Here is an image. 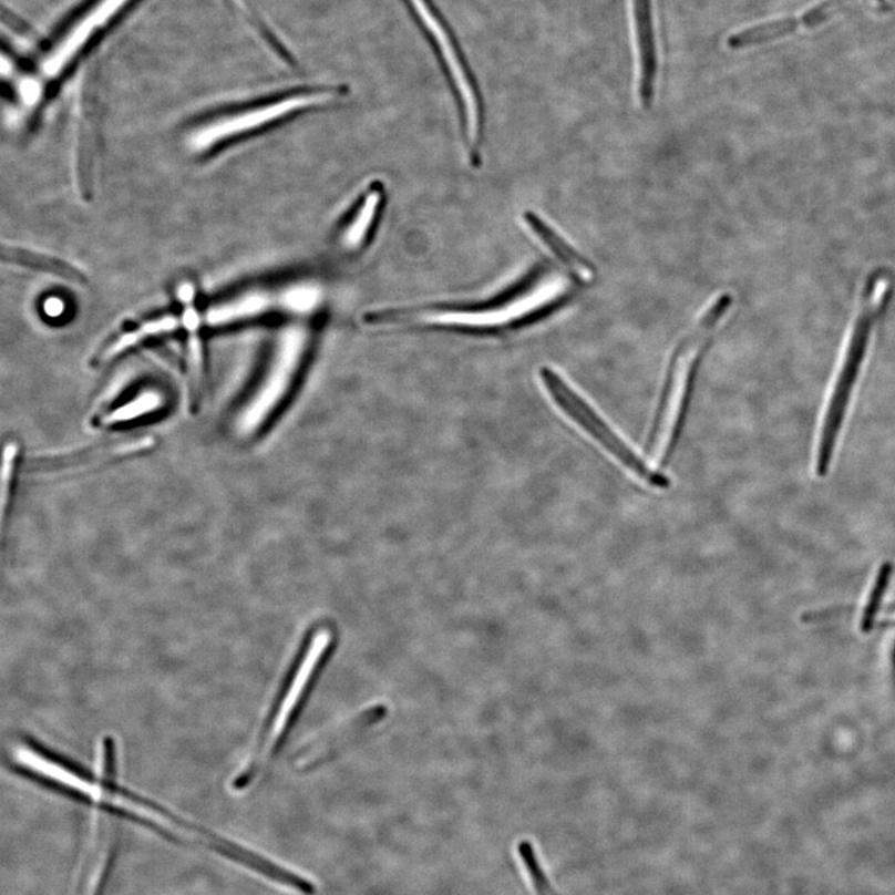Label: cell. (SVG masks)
Returning <instances> with one entry per match:
<instances>
[{
    "mask_svg": "<svg viewBox=\"0 0 895 895\" xmlns=\"http://www.w3.org/2000/svg\"><path fill=\"white\" fill-rule=\"evenodd\" d=\"M568 294L547 272H538L504 297L476 305H424L404 309L373 310L363 315L371 328H420L494 335L526 327L554 312Z\"/></svg>",
    "mask_w": 895,
    "mask_h": 895,
    "instance_id": "6da1fadb",
    "label": "cell"
},
{
    "mask_svg": "<svg viewBox=\"0 0 895 895\" xmlns=\"http://www.w3.org/2000/svg\"><path fill=\"white\" fill-rule=\"evenodd\" d=\"M332 644L333 634L327 626L315 629L305 640L300 654L295 658L276 698L271 701L256 740L230 779L232 791L247 792L266 776L272 761L279 755L285 740L289 737L305 698H307L325 658L330 652Z\"/></svg>",
    "mask_w": 895,
    "mask_h": 895,
    "instance_id": "7a4b0ae2",
    "label": "cell"
},
{
    "mask_svg": "<svg viewBox=\"0 0 895 895\" xmlns=\"http://www.w3.org/2000/svg\"><path fill=\"white\" fill-rule=\"evenodd\" d=\"M893 292L894 279L887 270L874 271L864 285L860 310L850 336L846 358H844L822 425L816 461V473L821 477L829 474L851 394L857 382L864 358H866L874 323L886 312Z\"/></svg>",
    "mask_w": 895,
    "mask_h": 895,
    "instance_id": "3957f363",
    "label": "cell"
},
{
    "mask_svg": "<svg viewBox=\"0 0 895 895\" xmlns=\"http://www.w3.org/2000/svg\"><path fill=\"white\" fill-rule=\"evenodd\" d=\"M340 95V91L331 89L298 91L266 103L227 112L193 128L186 137V147L191 154H209L219 146L256 134L299 112L333 103Z\"/></svg>",
    "mask_w": 895,
    "mask_h": 895,
    "instance_id": "277c9868",
    "label": "cell"
},
{
    "mask_svg": "<svg viewBox=\"0 0 895 895\" xmlns=\"http://www.w3.org/2000/svg\"><path fill=\"white\" fill-rule=\"evenodd\" d=\"M16 769L49 789L99 812L109 805L116 785V769L86 771L33 741H22L13 749Z\"/></svg>",
    "mask_w": 895,
    "mask_h": 895,
    "instance_id": "5b68a950",
    "label": "cell"
},
{
    "mask_svg": "<svg viewBox=\"0 0 895 895\" xmlns=\"http://www.w3.org/2000/svg\"><path fill=\"white\" fill-rule=\"evenodd\" d=\"M541 379L546 392L551 394L558 409L591 435L615 460L655 490H669L671 484L669 477L652 470L642 457L630 450V446L620 440V436L604 421L603 416L573 389L572 384L564 380L562 374L552 368H543Z\"/></svg>",
    "mask_w": 895,
    "mask_h": 895,
    "instance_id": "8992f818",
    "label": "cell"
},
{
    "mask_svg": "<svg viewBox=\"0 0 895 895\" xmlns=\"http://www.w3.org/2000/svg\"><path fill=\"white\" fill-rule=\"evenodd\" d=\"M310 339L307 325H292L281 333L267 378L240 415L238 426L241 433L258 432L277 412L297 379Z\"/></svg>",
    "mask_w": 895,
    "mask_h": 895,
    "instance_id": "52a82bcc",
    "label": "cell"
},
{
    "mask_svg": "<svg viewBox=\"0 0 895 895\" xmlns=\"http://www.w3.org/2000/svg\"><path fill=\"white\" fill-rule=\"evenodd\" d=\"M414 12L421 18L422 24L429 30L434 42L441 50V55L460 97L462 111V126L464 144L472 164L476 167L482 162L484 144V117L480 96L470 75L457 55L450 34L446 33L441 20L436 18L426 0H410Z\"/></svg>",
    "mask_w": 895,
    "mask_h": 895,
    "instance_id": "ba28073f",
    "label": "cell"
},
{
    "mask_svg": "<svg viewBox=\"0 0 895 895\" xmlns=\"http://www.w3.org/2000/svg\"><path fill=\"white\" fill-rule=\"evenodd\" d=\"M879 2L888 3V0H823L798 16L742 29L728 38L727 45L731 50H742L769 44L825 25L854 8L878 7Z\"/></svg>",
    "mask_w": 895,
    "mask_h": 895,
    "instance_id": "9c48e42d",
    "label": "cell"
},
{
    "mask_svg": "<svg viewBox=\"0 0 895 895\" xmlns=\"http://www.w3.org/2000/svg\"><path fill=\"white\" fill-rule=\"evenodd\" d=\"M137 0H97L88 12L71 28L52 54L44 61L47 78L58 76L99 33L134 6Z\"/></svg>",
    "mask_w": 895,
    "mask_h": 895,
    "instance_id": "30bf717a",
    "label": "cell"
},
{
    "mask_svg": "<svg viewBox=\"0 0 895 895\" xmlns=\"http://www.w3.org/2000/svg\"><path fill=\"white\" fill-rule=\"evenodd\" d=\"M388 713L382 704L363 708L359 713L341 721L340 724L320 732L311 738L295 755V767L300 770L317 768L341 750L344 744L359 735L360 732L379 723Z\"/></svg>",
    "mask_w": 895,
    "mask_h": 895,
    "instance_id": "8fae6325",
    "label": "cell"
},
{
    "mask_svg": "<svg viewBox=\"0 0 895 895\" xmlns=\"http://www.w3.org/2000/svg\"><path fill=\"white\" fill-rule=\"evenodd\" d=\"M384 202L385 191L381 182H373L364 189L340 230L339 244L343 251L358 254L369 246L379 227Z\"/></svg>",
    "mask_w": 895,
    "mask_h": 895,
    "instance_id": "7c38bea8",
    "label": "cell"
},
{
    "mask_svg": "<svg viewBox=\"0 0 895 895\" xmlns=\"http://www.w3.org/2000/svg\"><path fill=\"white\" fill-rule=\"evenodd\" d=\"M634 20L639 63V97L645 107L654 103L658 58L652 0H634Z\"/></svg>",
    "mask_w": 895,
    "mask_h": 895,
    "instance_id": "4fadbf2b",
    "label": "cell"
},
{
    "mask_svg": "<svg viewBox=\"0 0 895 895\" xmlns=\"http://www.w3.org/2000/svg\"><path fill=\"white\" fill-rule=\"evenodd\" d=\"M279 305L287 309L285 292H282L281 299H278L276 295L267 290H250L213 307L207 312L206 321L210 327H227V325L260 318L263 315L276 310Z\"/></svg>",
    "mask_w": 895,
    "mask_h": 895,
    "instance_id": "5bb4252c",
    "label": "cell"
},
{
    "mask_svg": "<svg viewBox=\"0 0 895 895\" xmlns=\"http://www.w3.org/2000/svg\"><path fill=\"white\" fill-rule=\"evenodd\" d=\"M523 222L533 236L565 266L574 277L584 279L595 272V268L582 254L533 212H526Z\"/></svg>",
    "mask_w": 895,
    "mask_h": 895,
    "instance_id": "9a60e30c",
    "label": "cell"
},
{
    "mask_svg": "<svg viewBox=\"0 0 895 895\" xmlns=\"http://www.w3.org/2000/svg\"><path fill=\"white\" fill-rule=\"evenodd\" d=\"M142 442L134 443H119L115 445L100 446L96 450L83 451L80 453H71L64 456L43 457L33 463V467L38 472H55L75 470L76 466L94 464L101 461L109 460L112 456H120L122 454H130L140 451Z\"/></svg>",
    "mask_w": 895,
    "mask_h": 895,
    "instance_id": "2e32d148",
    "label": "cell"
},
{
    "mask_svg": "<svg viewBox=\"0 0 895 895\" xmlns=\"http://www.w3.org/2000/svg\"><path fill=\"white\" fill-rule=\"evenodd\" d=\"M179 321L173 317L161 318L142 323L140 328L134 331L122 335L115 342L107 346L103 353L99 354V362H109L114 360L116 356L134 348L152 336L164 335L175 331L178 328Z\"/></svg>",
    "mask_w": 895,
    "mask_h": 895,
    "instance_id": "e0dca14e",
    "label": "cell"
},
{
    "mask_svg": "<svg viewBox=\"0 0 895 895\" xmlns=\"http://www.w3.org/2000/svg\"><path fill=\"white\" fill-rule=\"evenodd\" d=\"M18 461V445L7 443L0 456V551H2L7 516L12 501Z\"/></svg>",
    "mask_w": 895,
    "mask_h": 895,
    "instance_id": "ac0fdd59",
    "label": "cell"
},
{
    "mask_svg": "<svg viewBox=\"0 0 895 895\" xmlns=\"http://www.w3.org/2000/svg\"><path fill=\"white\" fill-rule=\"evenodd\" d=\"M892 575H893V565L891 563H884L881 566L876 582H874V585L872 587L868 603L866 607H864V611L861 619V630L863 634L872 632L874 625H876V619L881 611L883 597L887 593Z\"/></svg>",
    "mask_w": 895,
    "mask_h": 895,
    "instance_id": "d6986e66",
    "label": "cell"
},
{
    "mask_svg": "<svg viewBox=\"0 0 895 895\" xmlns=\"http://www.w3.org/2000/svg\"><path fill=\"white\" fill-rule=\"evenodd\" d=\"M158 405H161V397L157 393L141 394L135 400L107 414L103 420V424L109 425L136 420L137 416L158 410Z\"/></svg>",
    "mask_w": 895,
    "mask_h": 895,
    "instance_id": "ffe728a7",
    "label": "cell"
},
{
    "mask_svg": "<svg viewBox=\"0 0 895 895\" xmlns=\"http://www.w3.org/2000/svg\"><path fill=\"white\" fill-rule=\"evenodd\" d=\"M0 260L17 264V266L47 270L59 274V276L70 277L71 274L70 269L64 267L61 263L12 248L0 247Z\"/></svg>",
    "mask_w": 895,
    "mask_h": 895,
    "instance_id": "44dd1931",
    "label": "cell"
},
{
    "mask_svg": "<svg viewBox=\"0 0 895 895\" xmlns=\"http://www.w3.org/2000/svg\"><path fill=\"white\" fill-rule=\"evenodd\" d=\"M16 74L14 65L6 55L0 53V78H12Z\"/></svg>",
    "mask_w": 895,
    "mask_h": 895,
    "instance_id": "7402d4cb",
    "label": "cell"
}]
</instances>
